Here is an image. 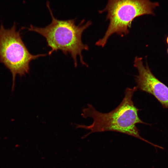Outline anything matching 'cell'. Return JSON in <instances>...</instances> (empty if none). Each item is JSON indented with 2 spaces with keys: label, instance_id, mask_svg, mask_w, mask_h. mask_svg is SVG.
Wrapping results in <instances>:
<instances>
[{
  "label": "cell",
  "instance_id": "obj_1",
  "mask_svg": "<svg viewBox=\"0 0 168 168\" xmlns=\"http://www.w3.org/2000/svg\"><path fill=\"white\" fill-rule=\"evenodd\" d=\"M137 89L136 86L127 88L120 104L115 109L107 113L99 112L92 105L88 104L87 107L82 109V115L85 119L92 118L93 122L89 125L75 124L76 128L90 131L83 138L93 133L114 131L133 136L156 147V145L141 137L136 125L138 124H147L139 117L138 112L139 109L135 106L132 100L133 94Z\"/></svg>",
  "mask_w": 168,
  "mask_h": 168
},
{
  "label": "cell",
  "instance_id": "obj_6",
  "mask_svg": "<svg viewBox=\"0 0 168 168\" xmlns=\"http://www.w3.org/2000/svg\"><path fill=\"white\" fill-rule=\"evenodd\" d=\"M166 41H167V43L168 44V36L167 37V38Z\"/></svg>",
  "mask_w": 168,
  "mask_h": 168
},
{
  "label": "cell",
  "instance_id": "obj_2",
  "mask_svg": "<svg viewBox=\"0 0 168 168\" xmlns=\"http://www.w3.org/2000/svg\"><path fill=\"white\" fill-rule=\"evenodd\" d=\"M46 4L52 18L51 23L44 27H37L31 25L29 27H23L22 29L34 31L44 37L48 46L51 49L48 53L49 55L54 51L60 50L66 55H71L75 67L77 66V56L80 58L81 63L87 66L83 60L82 52L84 50H88L89 47L83 43L82 38L83 32L91 25V21H89L84 24V20H83L78 25H76V19L58 20L54 16L48 2Z\"/></svg>",
  "mask_w": 168,
  "mask_h": 168
},
{
  "label": "cell",
  "instance_id": "obj_3",
  "mask_svg": "<svg viewBox=\"0 0 168 168\" xmlns=\"http://www.w3.org/2000/svg\"><path fill=\"white\" fill-rule=\"evenodd\" d=\"M159 6L158 2L151 0H108L105 7L100 12H107L109 24L103 37L96 43L104 47L109 37L114 34L123 36L129 32L133 20L144 15H154V10Z\"/></svg>",
  "mask_w": 168,
  "mask_h": 168
},
{
  "label": "cell",
  "instance_id": "obj_4",
  "mask_svg": "<svg viewBox=\"0 0 168 168\" xmlns=\"http://www.w3.org/2000/svg\"><path fill=\"white\" fill-rule=\"evenodd\" d=\"M46 54L33 55L30 53L22 40L20 30L17 31L16 24L10 29L0 26V62L11 72L12 77V91L15 86L16 75L21 77L29 73L32 60L46 56Z\"/></svg>",
  "mask_w": 168,
  "mask_h": 168
},
{
  "label": "cell",
  "instance_id": "obj_7",
  "mask_svg": "<svg viewBox=\"0 0 168 168\" xmlns=\"http://www.w3.org/2000/svg\"><path fill=\"white\" fill-rule=\"evenodd\" d=\"M167 51H168V50H167Z\"/></svg>",
  "mask_w": 168,
  "mask_h": 168
},
{
  "label": "cell",
  "instance_id": "obj_5",
  "mask_svg": "<svg viewBox=\"0 0 168 168\" xmlns=\"http://www.w3.org/2000/svg\"><path fill=\"white\" fill-rule=\"evenodd\" d=\"M134 66L138 73L135 79L137 89L152 95L163 106L168 109V87L155 77L147 63L144 65L142 58L136 57Z\"/></svg>",
  "mask_w": 168,
  "mask_h": 168
}]
</instances>
